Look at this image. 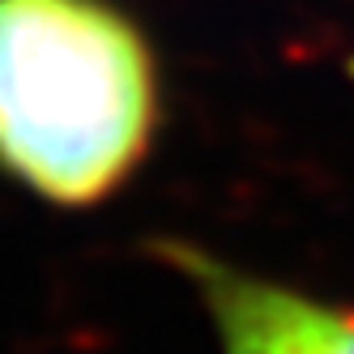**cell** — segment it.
<instances>
[{
    "label": "cell",
    "instance_id": "7a4b0ae2",
    "mask_svg": "<svg viewBox=\"0 0 354 354\" xmlns=\"http://www.w3.org/2000/svg\"><path fill=\"white\" fill-rule=\"evenodd\" d=\"M158 257L205 312L218 354H354V303L265 277L188 239H162Z\"/></svg>",
    "mask_w": 354,
    "mask_h": 354
},
{
    "label": "cell",
    "instance_id": "6da1fadb",
    "mask_svg": "<svg viewBox=\"0 0 354 354\" xmlns=\"http://www.w3.org/2000/svg\"><path fill=\"white\" fill-rule=\"evenodd\" d=\"M158 133V68L111 0H0V171L60 209L115 196Z\"/></svg>",
    "mask_w": 354,
    "mask_h": 354
}]
</instances>
